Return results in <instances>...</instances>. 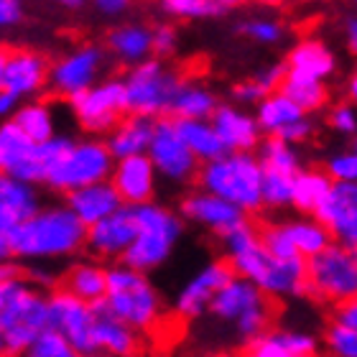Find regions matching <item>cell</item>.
I'll use <instances>...</instances> for the list:
<instances>
[{
	"label": "cell",
	"mask_w": 357,
	"mask_h": 357,
	"mask_svg": "<svg viewBox=\"0 0 357 357\" xmlns=\"http://www.w3.org/2000/svg\"><path fill=\"white\" fill-rule=\"evenodd\" d=\"M87 250V227L67 204H44L29 222L0 235V253L21 266L67 261Z\"/></svg>",
	"instance_id": "cell-1"
},
{
	"label": "cell",
	"mask_w": 357,
	"mask_h": 357,
	"mask_svg": "<svg viewBox=\"0 0 357 357\" xmlns=\"http://www.w3.org/2000/svg\"><path fill=\"white\" fill-rule=\"evenodd\" d=\"M49 329V294L21 263H6L0 275V352L3 357H23L38 335Z\"/></svg>",
	"instance_id": "cell-2"
},
{
	"label": "cell",
	"mask_w": 357,
	"mask_h": 357,
	"mask_svg": "<svg viewBox=\"0 0 357 357\" xmlns=\"http://www.w3.org/2000/svg\"><path fill=\"white\" fill-rule=\"evenodd\" d=\"M102 309L118 317L138 335H149L164 319V304L151 278L126 263L107 266V294Z\"/></svg>",
	"instance_id": "cell-3"
},
{
	"label": "cell",
	"mask_w": 357,
	"mask_h": 357,
	"mask_svg": "<svg viewBox=\"0 0 357 357\" xmlns=\"http://www.w3.org/2000/svg\"><path fill=\"white\" fill-rule=\"evenodd\" d=\"M263 164L258 153H225L202 164L197 184L204 192L230 202L240 212L253 215L263 209Z\"/></svg>",
	"instance_id": "cell-4"
},
{
	"label": "cell",
	"mask_w": 357,
	"mask_h": 357,
	"mask_svg": "<svg viewBox=\"0 0 357 357\" xmlns=\"http://www.w3.org/2000/svg\"><path fill=\"white\" fill-rule=\"evenodd\" d=\"M135 225H138V232H135L133 245L120 263L149 275L174 255L178 240L184 235V220L174 209L151 202V204L135 207Z\"/></svg>",
	"instance_id": "cell-5"
},
{
	"label": "cell",
	"mask_w": 357,
	"mask_h": 357,
	"mask_svg": "<svg viewBox=\"0 0 357 357\" xmlns=\"http://www.w3.org/2000/svg\"><path fill=\"white\" fill-rule=\"evenodd\" d=\"M273 298L263 294L253 281L235 275L220 294L209 314L220 324L230 327L243 344H250L271 332L273 321Z\"/></svg>",
	"instance_id": "cell-6"
},
{
	"label": "cell",
	"mask_w": 357,
	"mask_h": 357,
	"mask_svg": "<svg viewBox=\"0 0 357 357\" xmlns=\"http://www.w3.org/2000/svg\"><path fill=\"white\" fill-rule=\"evenodd\" d=\"M128 115L161 120L172 115V105L181 84L186 82L176 67H169L164 59H149L128 69L126 77Z\"/></svg>",
	"instance_id": "cell-7"
},
{
	"label": "cell",
	"mask_w": 357,
	"mask_h": 357,
	"mask_svg": "<svg viewBox=\"0 0 357 357\" xmlns=\"http://www.w3.org/2000/svg\"><path fill=\"white\" fill-rule=\"evenodd\" d=\"M112 169H115V156L110 153L105 138L87 135L82 141H75V146L67 151V156L49 172L44 186L67 197L84 186L110 181Z\"/></svg>",
	"instance_id": "cell-8"
},
{
	"label": "cell",
	"mask_w": 357,
	"mask_h": 357,
	"mask_svg": "<svg viewBox=\"0 0 357 357\" xmlns=\"http://www.w3.org/2000/svg\"><path fill=\"white\" fill-rule=\"evenodd\" d=\"M309 296L321 304L340 306L357 298V253L352 248L332 243L317 258L306 261Z\"/></svg>",
	"instance_id": "cell-9"
},
{
	"label": "cell",
	"mask_w": 357,
	"mask_h": 357,
	"mask_svg": "<svg viewBox=\"0 0 357 357\" xmlns=\"http://www.w3.org/2000/svg\"><path fill=\"white\" fill-rule=\"evenodd\" d=\"M69 110L75 115L77 126L92 138L107 135L115 130L120 120L128 115V97H126V82L123 79H102L87 92L69 100Z\"/></svg>",
	"instance_id": "cell-10"
},
{
	"label": "cell",
	"mask_w": 357,
	"mask_h": 357,
	"mask_svg": "<svg viewBox=\"0 0 357 357\" xmlns=\"http://www.w3.org/2000/svg\"><path fill=\"white\" fill-rule=\"evenodd\" d=\"M105 67H107V52L102 46L92 44V41L77 44L61 54L59 59L52 61L49 89L69 102L72 97L82 95L97 82H102L100 77L105 75Z\"/></svg>",
	"instance_id": "cell-11"
},
{
	"label": "cell",
	"mask_w": 357,
	"mask_h": 357,
	"mask_svg": "<svg viewBox=\"0 0 357 357\" xmlns=\"http://www.w3.org/2000/svg\"><path fill=\"white\" fill-rule=\"evenodd\" d=\"M49 69L52 64L44 54L26 46H6L0 52V92L31 102L49 87Z\"/></svg>",
	"instance_id": "cell-12"
},
{
	"label": "cell",
	"mask_w": 357,
	"mask_h": 357,
	"mask_svg": "<svg viewBox=\"0 0 357 357\" xmlns=\"http://www.w3.org/2000/svg\"><path fill=\"white\" fill-rule=\"evenodd\" d=\"M149 158L156 166L158 176L176 186L197 181L202 172V161L181 141L176 123L172 118L156 120V133H153V143L149 149Z\"/></svg>",
	"instance_id": "cell-13"
},
{
	"label": "cell",
	"mask_w": 357,
	"mask_h": 357,
	"mask_svg": "<svg viewBox=\"0 0 357 357\" xmlns=\"http://www.w3.org/2000/svg\"><path fill=\"white\" fill-rule=\"evenodd\" d=\"M95 321L97 309L82 298L72 296L67 291L49 294V329L67 337L72 347L82 357L97 355L95 352Z\"/></svg>",
	"instance_id": "cell-14"
},
{
	"label": "cell",
	"mask_w": 357,
	"mask_h": 357,
	"mask_svg": "<svg viewBox=\"0 0 357 357\" xmlns=\"http://www.w3.org/2000/svg\"><path fill=\"white\" fill-rule=\"evenodd\" d=\"M235 278V271L225 258L220 261H209L189 278V281L178 289L174 298V312L181 319H199L212 309L217 294Z\"/></svg>",
	"instance_id": "cell-15"
},
{
	"label": "cell",
	"mask_w": 357,
	"mask_h": 357,
	"mask_svg": "<svg viewBox=\"0 0 357 357\" xmlns=\"http://www.w3.org/2000/svg\"><path fill=\"white\" fill-rule=\"evenodd\" d=\"M178 215L184 222H192L202 230L212 232L217 238L227 235L230 230H235L238 225L245 222V212H240L235 204L220 199L215 194L204 192V189H192L178 199Z\"/></svg>",
	"instance_id": "cell-16"
},
{
	"label": "cell",
	"mask_w": 357,
	"mask_h": 357,
	"mask_svg": "<svg viewBox=\"0 0 357 357\" xmlns=\"http://www.w3.org/2000/svg\"><path fill=\"white\" fill-rule=\"evenodd\" d=\"M0 172L3 176L44 184V169L38 158V143H33L13 120L0 126Z\"/></svg>",
	"instance_id": "cell-17"
},
{
	"label": "cell",
	"mask_w": 357,
	"mask_h": 357,
	"mask_svg": "<svg viewBox=\"0 0 357 357\" xmlns=\"http://www.w3.org/2000/svg\"><path fill=\"white\" fill-rule=\"evenodd\" d=\"M138 232L135 209L123 207L87 230V253L95 261H123Z\"/></svg>",
	"instance_id": "cell-18"
},
{
	"label": "cell",
	"mask_w": 357,
	"mask_h": 357,
	"mask_svg": "<svg viewBox=\"0 0 357 357\" xmlns=\"http://www.w3.org/2000/svg\"><path fill=\"white\" fill-rule=\"evenodd\" d=\"M158 172L153 161L146 156H133V158H123V161H115V169H112V186L115 192L120 194V199L126 207H143V204H151L153 197H156L158 189Z\"/></svg>",
	"instance_id": "cell-19"
},
{
	"label": "cell",
	"mask_w": 357,
	"mask_h": 357,
	"mask_svg": "<svg viewBox=\"0 0 357 357\" xmlns=\"http://www.w3.org/2000/svg\"><path fill=\"white\" fill-rule=\"evenodd\" d=\"M212 126L227 153H255L261 149L263 130L255 120V112H248L240 105H220L212 115Z\"/></svg>",
	"instance_id": "cell-20"
},
{
	"label": "cell",
	"mask_w": 357,
	"mask_h": 357,
	"mask_svg": "<svg viewBox=\"0 0 357 357\" xmlns=\"http://www.w3.org/2000/svg\"><path fill=\"white\" fill-rule=\"evenodd\" d=\"M314 217L332 232L335 243L357 250V184L332 186Z\"/></svg>",
	"instance_id": "cell-21"
},
{
	"label": "cell",
	"mask_w": 357,
	"mask_h": 357,
	"mask_svg": "<svg viewBox=\"0 0 357 357\" xmlns=\"http://www.w3.org/2000/svg\"><path fill=\"white\" fill-rule=\"evenodd\" d=\"M41 207L44 204H41L36 184L0 176V235L13 232L15 227L29 222Z\"/></svg>",
	"instance_id": "cell-22"
},
{
	"label": "cell",
	"mask_w": 357,
	"mask_h": 357,
	"mask_svg": "<svg viewBox=\"0 0 357 357\" xmlns=\"http://www.w3.org/2000/svg\"><path fill=\"white\" fill-rule=\"evenodd\" d=\"M240 357H319V340L304 329H271L245 344Z\"/></svg>",
	"instance_id": "cell-23"
},
{
	"label": "cell",
	"mask_w": 357,
	"mask_h": 357,
	"mask_svg": "<svg viewBox=\"0 0 357 357\" xmlns=\"http://www.w3.org/2000/svg\"><path fill=\"white\" fill-rule=\"evenodd\" d=\"M105 44H107V52L120 64H126L128 69L153 59V29L146 26V23H138V21L118 23L115 29H110Z\"/></svg>",
	"instance_id": "cell-24"
},
{
	"label": "cell",
	"mask_w": 357,
	"mask_h": 357,
	"mask_svg": "<svg viewBox=\"0 0 357 357\" xmlns=\"http://www.w3.org/2000/svg\"><path fill=\"white\" fill-rule=\"evenodd\" d=\"M64 204L79 217V222H82L87 230L92 225L102 222V220H107L110 215H115L118 209L126 207L123 199H120V194L115 192L112 181H100V184L77 189V192L67 194Z\"/></svg>",
	"instance_id": "cell-25"
},
{
	"label": "cell",
	"mask_w": 357,
	"mask_h": 357,
	"mask_svg": "<svg viewBox=\"0 0 357 357\" xmlns=\"http://www.w3.org/2000/svg\"><path fill=\"white\" fill-rule=\"evenodd\" d=\"M283 64L294 75L312 77V79H321V82H327L329 77L337 72L335 52L321 38H314V36L301 38V41H296V44L291 46Z\"/></svg>",
	"instance_id": "cell-26"
},
{
	"label": "cell",
	"mask_w": 357,
	"mask_h": 357,
	"mask_svg": "<svg viewBox=\"0 0 357 357\" xmlns=\"http://www.w3.org/2000/svg\"><path fill=\"white\" fill-rule=\"evenodd\" d=\"M59 289L77 298H82V301H87L92 306L102 304L105 294H107V266H102L95 258L72 263L61 273Z\"/></svg>",
	"instance_id": "cell-27"
},
{
	"label": "cell",
	"mask_w": 357,
	"mask_h": 357,
	"mask_svg": "<svg viewBox=\"0 0 357 357\" xmlns=\"http://www.w3.org/2000/svg\"><path fill=\"white\" fill-rule=\"evenodd\" d=\"M153 133H156V120L151 118H138V115H126L120 120L115 130H112L105 143L115 161L133 156H146L153 143Z\"/></svg>",
	"instance_id": "cell-28"
},
{
	"label": "cell",
	"mask_w": 357,
	"mask_h": 357,
	"mask_svg": "<svg viewBox=\"0 0 357 357\" xmlns=\"http://www.w3.org/2000/svg\"><path fill=\"white\" fill-rule=\"evenodd\" d=\"M95 352L97 357H133L138 352V332L112 317L102 304H97Z\"/></svg>",
	"instance_id": "cell-29"
},
{
	"label": "cell",
	"mask_w": 357,
	"mask_h": 357,
	"mask_svg": "<svg viewBox=\"0 0 357 357\" xmlns=\"http://www.w3.org/2000/svg\"><path fill=\"white\" fill-rule=\"evenodd\" d=\"M304 118L306 112L291 97L283 95L281 89L268 95L261 105H255V120H258L266 138H281L289 128H294Z\"/></svg>",
	"instance_id": "cell-30"
},
{
	"label": "cell",
	"mask_w": 357,
	"mask_h": 357,
	"mask_svg": "<svg viewBox=\"0 0 357 357\" xmlns=\"http://www.w3.org/2000/svg\"><path fill=\"white\" fill-rule=\"evenodd\" d=\"M283 227H286V232H289V238H291V243H294V248H296V253L301 255L304 261L317 258V255L324 253V250L335 243L332 232L312 215L283 220Z\"/></svg>",
	"instance_id": "cell-31"
},
{
	"label": "cell",
	"mask_w": 357,
	"mask_h": 357,
	"mask_svg": "<svg viewBox=\"0 0 357 357\" xmlns=\"http://www.w3.org/2000/svg\"><path fill=\"white\" fill-rule=\"evenodd\" d=\"M220 107V100L209 87L199 82H184L174 97L172 118L174 120H212Z\"/></svg>",
	"instance_id": "cell-32"
},
{
	"label": "cell",
	"mask_w": 357,
	"mask_h": 357,
	"mask_svg": "<svg viewBox=\"0 0 357 357\" xmlns=\"http://www.w3.org/2000/svg\"><path fill=\"white\" fill-rule=\"evenodd\" d=\"M335 181L324 169H301L294 181V209L301 215H317V209L324 204Z\"/></svg>",
	"instance_id": "cell-33"
},
{
	"label": "cell",
	"mask_w": 357,
	"mask_h": 357,
	"mask_svg": "<svg viewBox=\"0 0 357 357\" xmlns=\"http://www.w3.org/2000/svg\"><path fill=\"white\" fill-rule=\"evenodd\" d=\"M174 123H176L181 141L189 146V151L199 158L202 164H209V161L227 153L215 126H212V120H174Z\"/></svg>",
	"instance_id": "cell-34"
},
{
	"label": "cell",
	"mask_w": 357,
	"mask_h": 357,
	"mask_svg": "<svg viewBox=\"0 0 357 357\" xmlns=\"http://www.w3.org/2000/svg\"><path fill=\"white\" fill-rule=\"evenodd\" d=\"M15 126L21 128L23 133L29 135L33 143H46L52 141L56 133V115H54V107L46 100H31V102H23L15 115L10 118Z\"/></svg>",
	"instance_id": "cell-35"
},
{
	"label": "cell",
	"mask_w": 357,
	"mask_h": 357,
	"mask_svg": "<svg viewBox=\"0 0 357 357\" xmlns=\"http://www.w3.org/2000/svg\"><path fill=\"white\" fill-rule=\"evenodd\" d=\"M281 92L286 97H291L294 102L306 112H321L329 105V89L327 82L321 79H312V77L304 75H294V72H286V79L281 84Z\"/></svg>",
	"instance_id": "cell-36"
},
{
	"label": "cell",
	"mask_w": 357,
	"mask_h": 357,
	"mask_svg": "<svg viewBox=\"0 0 357 357\" xmlns=\"http://www.w3.org/2000/svg\"><path fill=\"white\" fill-rule=\"evenodd\" d=\"M258 158L263 164V172H278L296 176L304 169L298 146H291V143L281 141V138H263L261 149H258Z\"/></svg>",
	"instance_id": "cell-37"
},
{
	"label": "cell",
	"mask_w": 357,
	"mask_h": 357,
	"mask_svg": "<svg viewBox=\"0 0 357 357\" xmlns=\"http://www.w3.org/2000/svg\"><path fill=\"white\" fill-rule=\"evenodd\" d=\"M158 8L164 15L178 21H204L225 13L215 0H158Z\"/></svg>",
	"instance_id": "cell-38"
},
{
	"label": "cell",
	"mask_w": 357,
	"mask_h": 357,
	"mask_svg": "<svg viewBox=\"0 0 357 357\" xmlns=\"http://www.w3.org/2000/svg\"><path fill=\"white\" fill-rule=\"evenodd\" d=\"M294 181L296 176H289V174H263V207L273 212L294 207Z\"/></svg>",
	"instance_id": "cell-39"
},
{
	"label": "cell",
	"mask_w": 357,
	"mask_h": 357,
	"mask_svg": "<svg viewBox=\"0 0 357 357\" xmlns=\"http://www.w3.org/2000/svg\"><path fill=\"white\" fill-rule=\"evenodd\" d=\"M240 33L245 38H250L253 44L261 46H275L281 44L283 36H286V29H283L281 21L275 18H268V15H250L238 26Z\"/></svg>",
	"instance_id": "cell-40"
},
{
	"label": "cell",
	"mask_w": 357,
	"mask_h": 357,
	"mask_svg": "<svg viewBox=\"0 0 357 357\" xmlns=\"http://www.w3.org/2000/svg\"><path fill=\"white\" fill-rule=\"evenodd\" d=\"M321 169L329 174L335 184H357V151L342 149L329 153Z\"/></svg>",
	"instance_id": "cell-41"
},
{
	"label": "cell",
	"mask_w": 357,
	"mask_h": 357,
	"mask_svg": "<svg viewBox=\"0 0 357 357\" xmlns=\"http://www.w3.org/2000/svg\"><path fill=\"white\" fill-rule=\"evenodd\" d=\"M23 357H82L72 347L67 337H61L54 329H46L44 335L36 337V342L31 344Z\"/></svg>",
	"instance_id": "cell-42"
},
{
	"label": "cell",
	"mask_w": 357,
	"mask_h": 357,
	"mask_svg": "<svg viewBox=\"0 0 357 357\" xmlns=\"http://www.w3.org/2000/svg\"><path fill=\"white\" fill-rule=\"evenodd\" d=\"M261 243L273 258H301L291 243L283 222H268L261 227Z\"/></svg>",
	"instance_id": "cell-43"
},
{
	"label": "cell",
	"mask_w": 357,
	"mask_h": 357,
	"mask_svg": "<svg viewBox=\"0 0 357 357\" xmlns=\"http://www.w3.org/2000/svg\"><path fill=\"white\" fill-rule=\"evenodd\" d=\"M324 350L329 357H357V332L332 321L324 332Z\"/></svg>",
	"instance_id": "cell-44"
},
{
	"label": "cell",
	"mask_w": 357,
	"mask_h": 357,
	"mask_svg": "<svg viewBox=\"0 0 357 357\" xmlns=\"http://www.w3.org/2000/svg\"><path fill=\"white\" fill-rule=\"evenodd\" d=\"M327 126L342 138H357V107L344 102H337L327 112Z\"/></svg>",
	"instance_id": "cell-45"
},
{
	"label": "cell",
	"mask_w": 357,
	"mask_h": 357,
	"mask_svg": "<svg viewBox=\"0 0 357 357\" xmlns=\"http://www.w3.org/2000/svg\"><path fill=\"white\" fill-rule=\"evenodd\" d=\"M178 49V31L174 23H156L153 26V56L169 59Z\"/></svg>",
	"instance_id": "cell-46"
},
{
	"label": "cell",
	"mask_w": 357,
	"mask_h": 357,
	"mask_svg": "<svg viewBox=\"0 0 357 357\" xmlns=\"http://www.w3.org/2000/svg\"><path fill=\"white\" fill-rule=\"evenodd\" d=\"M23 15H26L23 0H0V26H3V29L21 26Z\"/></svg>",
	"instance_id": "cell-47"
},
{
	"label": "cell",
	"mask_w": 357,
	"mask_h": 357,
	"mask_svg": "<svg viewBox=\"0 0 357 357\" xmlns=\"http://www.w3.org/2000/svg\"><path fill=\"white\" fill-rule=\"evenodd\" d=\"M317 133V126L312 123V118L306 115L301 123H296L294 128H289L286 133L281 135V141L291 143V146H301V143H309L312 141V135Z\"/></svg>",
	"instance_id": "cell-48"
},
{
	"label": "cell",
	"mask_w": 357,
	"mask_h": 357,
	"mask_svg": "<svg viewBox=\"0 0 357 357\" xmlns=\"http://www.w3.org/2000/svg\"><path fill=\"white\" fill-rule=\"evenodd\" d=\"M135 0H89V6L105 18H120L133 8Z\"/></svg>",
	"instance_id": "cell-49"
},
{
	"label": "cell",
	"mask_w": 357,
	"mask_h": 357,
	"mask_svg": "<svg viewBox=\"0 0 357 357\" xmlns=\"http://www.w3.org/2000/svg\"><path fill=\"white\" fill-rule=\"evenodd\" d=\"M335 324H342V327L357 332V298H350L335 309Z\"/></svg>",
	"instance_id": "cell-50"
},
{
	"label": "cell",
	"mask_w": 357,
	"mask_h": 357,
	"mask_svg": "<svg viewBox=\"0 0 357 357\" xmlns=\"http://www.w3.org/2000/svg\"><path fill=\"white\" fill-rule=\"evenodd\" d=\"M342 31H344V44H347V49L357 56V15H347V18H344Z\"/></svg>",
	"instance_id": "cell-51"
},
{
	"label": "cell",
	"mask_w": 357,
	"mask_h": 357,
	"mask_svg": "<svg viewBox=\"0 0 357 357\" xmlns=\"http://www.w3.org/2000/svg\"><path fill=\"white\" fill-rule=\"evenodd\" d=\"M344 100L357 107V67L352 69L350 75H347V79H344Z\"/></svg>",
	"instance_id": "cell-52"
},
{
	"label": "cell",
	"mask_w": 357,
	"mask_h": 357,
	"mask_svg": "<svg viewBox=\"0 0 357 357\" xmlns=\"http://www.w3.org/2000/svg\"><path fill=\"white\" fill-rule=\"evenodd\" d=\"M46 3H54V6H61L67 10H79V8L87 3V0H46Z\"/></svg>",
	"instance_id": "cell-53"
},
{
	"label": "cell",
	"mask_w": 357,
	"mask_h": 357,
	"mask_svg": "<svg viewBox=\"0 0 357 357\" xmlns=\"http://www.w3.org/2000/svg\"><path fill=\"white\" fill-rule=\"evenodd\" d=\"M217 6L222 8V10H227V8H238V6H243L245 0H215Z\"/></svg>",
	"instance_id": "cell-54"
},
{
	"label": "cell",
	"mask_w": 357,
	"mask_h": 357,
	"mask_svg": "<svg viewBox=\"0 0 357 357\" xmlns=\"http://www.w3.org/2000/svg\"><path fill=\"white\" fill-rule=\"evenodd\" d=\"M255 3H261V6H278L283 0H255Z\"/></svg>",
	"instance_id": "cell-55"
},
{
	"label": "cell",
	"mask_w": 357,
	"mask_h": 357,
	"mask_svg": "<svg viewBox=\"0 0 357 357\" xmlns=\"http://www.w3.org/2000/svg\"><path fill=\"white\" fill-rule=\"evenodd\" d=\"M350 3H352V6H355V8H357V0H350Z\"/></svg>",
	"instance_id": "cell-56"
},
{
	"label": "cell",
	"mask_w": 357,
	"mask_h": 357,
	"mask_svg": "<svg viewBox=\"0 0 357 357\" xmlns=\"http://www.w3.org/2000/svg\"><path fill=\"white\" fill-rule=\"evenodd\" d=\"M355 151H357V138H355Z\"/></svg>",
	"instance_id": "cell-57"
},
{
	"label": "cell",
	"mask_w": 357,
	"mask_h": 357,
	"mask_svg": "<svg viewBox=\"0 0 357 357\" xmlns=\"http://www.w3.org/2000/svg\"><path fill=\"white\" fill-rule=\"evenodd\" d=\"M89 357H97V355H89Z\"/></svg>",
	"instance_id": "cell-58"
},
{
	"label": "cell",
	"mask_w": 357,
	"mask_h": 357,
	"mask_svg": "<svg viewBox=\"0 0 357 357\" xmlns=\"http://www.w3.org/2000/svg\"><path fill=\"white\" fill-rule=\"evenodd\" d=\"M355 253H357V250H355Z\"/></svg>",
	"instance_id": "cell-59"
}]
</instances>
